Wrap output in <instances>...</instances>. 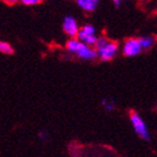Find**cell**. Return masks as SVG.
Listing matches in <instances>:
<instances>
[{
    "label": "cell",
    "instance_id": "cell-1",
    "mask_svg": "<svg viewBox=\"0 0 157 157\" xmlns=\"http://www.w3.org/2000/svg\"><path fill=\"white\" fill-rule=\"evenodd\" d=\"M66 49L69 54L74 55L78 59L85 60V61H92L98 58L95 47L84 44L78 37L69 38L68 42L66 43Z\"/></svg>",
    "mask_w": 157,
    "mask_h": 157
},
{
    "label": "cell",
    "instance_id": "cell-2",
    "mask_svg": "<svg viewBox=\"0 0 157 157\" xmlns=\"http://www.w3.org/2000/svg\"><path fill=\"white\" fill-rule=\"evenodd\" d=\"M94 47L97 52L98 58L104 62L113 60L119 52V44L117 42L109 40L107 37L104 36L98 37L97 42H96Z\"/></svg>",
    "mask_w": 157,
    "mask_h": 157
},
{
    "label": "cell",
    "instance_id": "cell-3",
    "mask_svg": "<svg viewBox=\"0 0 157 157\" xmlns=\"http://www.w3.org/2000/svg\"><path fill=\"white\" fill-rule=\"evenodd\" d=\"M129 119H130L131 125H132L133 131L135 132V134L140 139H142V140L150 142L152 140L151 132L148 130V127L146 125L145 120L142 118V116L139 113H136V111L131 110L129 113Z\"/></svg>",
    "mask_w": 157,
    "mask_h": 157
},
{
    "label": "cell",
    "instance_id": "cell-4",
    "mask_svg": "<svg viewBox=\"0 0 157 157\" xmlns=\"http://www.w3.org/2000/svg\"><path fill=\"white\" fill-rule=\"evenodd\" d=\"M78 37L82 43L86 45H90V46H95L96 42H97L98 36L96 35V29L94 25L92 24H83L80 27V31L78 33Z\"/></svg>",
    "mask_w": 157,
    "mask_h": 157
},
{
    "label": "cell",
    "instance_id": "cell-5",
    "mask_svg": "<svg viewBox=\"0 0 157 157\" xmlns=\"http://www.w3.org/2000/svg\"><path fill=\"white\" fill-rule=\"evenodd\" d=\"M121 52H122V55L124 57L133 58V57H136L142 54L143 48L141 47V44L137 37H130V38L125 39L123 42Z\"/></svg>",
    "mask_w": 157,
    "mask_h": 157
},
{
    "label": "cell",
    "instance_id": "cell-6",
    "mask_svg": "<svg viewBox=\"0 0 157 157\" xmlns=\"http://www.w3.org/2000/svg\"><path fill=\"white\" fill-rule=\"evenodd\" d=\"M80 25H78L76 19L73 15H66L62 21V29L64 34L69 36V38H73L78 36V33L80 31Z\"/></svg>",
    "mask_w": 157,
    "mask_h": 157
},
{
    "label": "cell",
    "instance_id": "cell-7",
    "mask_svg": "<svg viewBox=\"0 0 157 157\" xmlns=\"http://www.w3.org/2000/svg\"><path fill=\"white\" fill-rule=\"evenodd\" d=\"M75 3L84 12H94L98 8L101 0H75Z\"/></svg>",
    "mask_w": 157,
    "mask_h": 157
},
{
    "label": "cell",
    "instance_id": "cell-8",
    "mask_svg": "<svg viewBox=\"0 0 157 157\" xmlns=\"http://www.w3.org/2000/svg\"><path fill=\"white\" fill-rule=\"evenodd\" d=\"M139 42L141 44V47L143 48V50H148L152 47L155 46L157 42V37L155 35H143V36L137 37Z\"/></svg>",
    "mask_w": 157,
    "mask_h": 157
},
{
    "label": "cell",
    "instance_id": "cell-9",
    "mask_svg": "<svg viewBox=\"0 0 157 157\" xmlns=\"http://www.w3.org/2000/svg\"><path fill=\"white\" fill-rule=\"evenodd\" d=\"M101 104L103 106L104 110L107 111V113H113V111L116 110V108H117V103L115 101V99L109 97L101 98Z\"/></svg>",
    "mask_w": 157,
    "mask_h": 157
},
{
    "label": "cell",
    "instance_id": "cell-10",
    "mask_svg": "<svg viewBox=\"0 0 157 157\" xmlns=\"http://www.w3.org/2000/svg\"><path fill=\"white\" fill-rule=\"evenodd\" d=\"M14 52V49L9 44L8 42L5 40H0V54L2 55H12Z\"/></svg>",
    "mask_w": 157,
    "mask_h": 157
},
{
    "label": "cell",
    "instance_id": "cell-11",
    "mask_svg": "<svg viewBox=\"0 0 157 157\" xmlns=\"http://www.w3.org/2000/svg\"><path fill=\"white\" fill-rule=\"evenodd\" d=\"M44 0H19V2L22 5L27 6V7H33V6H37L39 3H42Z\"/></svg>",
    "mask_w": 157,
    "mask_h": 157
},
{
    "label": "cell",
    "instance_id": "cell-12",
    "mask_svg": "<svg viewBox=\"0 0 157 157\" xmlns=\"http://www.w3.org/2000/svg\"><path fill=\"white\" fill-rule=\"evenodd\" d=\"M38 139L40 141H43V142H45V141H47L49 139V134L48 132H47L46 130H42L38 132Z\"/></svg>",
    "mask_w": 157,
    "mask_h": 157
},
{
    "label": "cell",
    "instance_id": "cell-13",
    "mask_svg": "<svg viewBox=\"0 0 157 157\" xmlns=\"http://www.w3.org/2000/svg\"><path fill=\"white\" fill-rule=\"evenodd\" d=\"M125 1H127V0H113V5L115 6L116 8H120Z\"/></svg>",
    "mask_w": 157,
    "mask_h": 157
},
{
    "label": "cell",
    "instance_id": "cell-14",
    "mask_svg": "<svg viewBox=\"0 0 157 157\" xmlns=\"http://www.w3.org/2000/svg\"><path fill=\"white\" fill-rule=\"evenodd\" d=\"M5 2L8 5H15L17 2H19V0H5Z\"/></svg>",
    "mask_w": 157,
    "mask_h": 157
},
{
    "label": "cell",
    "instance_id": "cell-15",
    "mask_svg": "<svg viewBox=\"0 0 157 157\" xmlns=\"http://www.w3.org/2000/svg\"><path fill=\"white\" fill-rule=\"evenodd\" d=\"M0 1H5V0H0Z\"/></svg>",
    "mask_w": 157,
    "mask_h": 157
}]
</instances>
